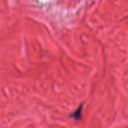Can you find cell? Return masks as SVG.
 <instances>
[{"label": "cell", "mask_w": 128, "mask_h": 128, "mask_svg": "<svg viewBox=\"0 0 128 128\" xmlns=\"http://www.w3.org/2000/svg\"><path fill=\"white\" fill-rule=\"evenodd\" d=\"M82 104H81V106L79 107V109H77L75 111V112L71 115V116L73 118H74L75 119H80L81 116H82V115H81V113H82Z\"/></svg>", "instance_id": "1"}]
</instances>
